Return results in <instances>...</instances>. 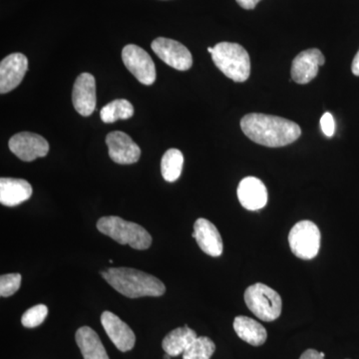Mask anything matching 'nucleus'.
<instances>
[{
    "label": "nucleus",
    "instance_id": "1",
    "mask_svg": "<svg viewBox=\"0 0 359 359\" xmlns=\"http://www.w3.org/2000/svg\"><path fill=\"white\" fill-rule=\"evenodd\" d=\"M241 128L250 140L269 148L290 145L302 135L301 127L297 123L261 113L245 115L241 120Z\"/></svg>",
    "mask_w": 359,
    "mask_h": 359
},
{
    "label": "nucleus",
    "instance_id": "2",
    "mask_svg": "<svg viewBox=\"0 0 359 359\" xmlns=\"http://www.w3.org/2000/svg\"><path fill=\"white\" fill-rule=\"evenodd\" d=\"M101 276L113 289L129 299L157 297L166 292L159 278L138 269L111 268L101 271Z\"/></svg>",
    "mask_w": 359,
    "mask_h": 359
},
{
    "label": "nucleus",
    "instance_id": "3",
    "mask_svg": "<svg viewBox=\"0 0 359 359\" xmlns=\"http://www.w3.org/2000/svg\"><path fill=\"white\" fill-rule=\"evenodd\" d=\"M97 229L119 244L129 245L135 250H147L152 245V237L147 230L120 217H103L97 222Z\"/></svg>",
    "mask_w": 359,
    "mask_h": 359
},
{
    "label": "nucleus",
    "instance_id": "4",
    "mask_svg": "<svg viewBox=\"0 0 359 359\" xmlns=\"http://www.w3.org/2000/svg\"><path fill=\"white\" fill-rule=\"evenodd\" d=\"M212 59L226 77L235 82H245L250 74L249 53L242 45L221 42L214 47Z\"/></svg>",
    "mask_w": 359,
    "mask_h": 359
},
{
    "label": "nucleus",
    "instance_id": "5",
    "mask_svg": "<svg viewBox=\"0 0 359 359\" xmlns=\"http://www.w3.org/2000/svg\"><path fill=\"white\" fill-rule=\"evenodd\" d=\"M244 299L250 311L261 320L269 323L278 320L282 313V297L264 283L250 285L245 290Z\"/></svg>",
    "mask_w": 359,
    "mask_h": 359
},
{
    "label": "nucleus",
    "instance_id": "6",
    "mask_svg": "<svg viewBox=\"0 0 359 359\" xmlns=\"http://www.w3.org/2000/svg\"><path fill=\"white\" fill-rule=\"evenodd\" d=\"M289 244L292 254L302 259L318 256L320 248V231L311 221L299 222L289 233Z\"/></svg>",
    "mask_w": 359,
    "mask_h": 359
},
{
    "label": "nucleus",
    "instance_id": "7",
    "mask_svg": "<svg viewBox=\"0 0 359 359\" xmlns=\"http://www.w3.org/2000/svg\"><path fill=\"white\" fill-rule=\"evenodd\" d=\"M122 60L140 83L148 86L154 83L157 76L154 61L143 48L134 44L126 45L122 50Z\"/></svg>",
    "mask_w": 359,
    "mask_h": 359
},
{
    "label": "nucleus",
    "instance_id": "8",
    "mask_svg": "<svg viewBox=\"0 0 359 359\" xmlns=\"http://www.w3.org/2000/svg\"><path fill=\"white\" fill-rule=\"evenodd\" d=\"M151 47L161 60L175 69L186 71L192 67V54L185 45L176 40L159 37L152 42Z\"/></svg>",
    "mask_w": 359,
    "mask_h": 359
},
{
    "label": "nucleus",
    "instance_id": "9",
    "mask_svg": "<svg viewBox=\"0 0 359 359\" xmlns=\"http://www.w3.org/2000/svg\"><path fill=\"white\" fill-rule=\"evenodd\" d=\"M9 149L20 160L32 162L48 154L49 144L39 134L21 132L11 137Z\"/></svg>",
    "mask_w": 359,
    "mask_h": 359
},
{
    "label": "nucleus",
    "instance_id": "10",
    "mask_svg": "<svg viewBox=\"0 0 359 359\" xmlns=\"http://www.w3.org/2000/svg\"><path fill=\"white\" fill-rule=\"evenodd\" d=\"M109 156L120 165H131L140 159L141 149L124 132L114 131L106 137Z\"/></svg>",
    "mask_w": 359,
    "mask_h": 359
},
{
    "label": "nucleus",
    "instance_id": "11",
    "mask_svg": "<svg viewBox=\"0 0 359 359\" xmlns=\"http://www.w3.org/2000/svg\"><path fill=\"white\" fill-rule=\"evenodd\" d=\"M28 69V60L22 53H13L0 63V93L13 91L22 82Z\"/></svg>",
    "mask_w": 359,
    "mask_h": 359
},
{
    "label": "nucleus",
    "instance_id": "12",
    "mask_svg": "<svg viewBox=\"0 0 359 359\" xmlns=\"http://www.w3.org/2000/svg\"><path fill=\"white\" fill-rule=\"evenodd\" d=\"M101 323L111 341L120 351L127 353L134 348L136 342L134 332L119 316L111 311H104L101 316Z\"/></svg>",
    "mask_w": 359,
    "mask_h": 359
},
{
    "label": "nucleus",
    "instance_id": "13",
    "mask_svg": "<svg viewBox=\"0 0 359 359\" xmlns=\"http://www.w3.org/2000/svg\"><path fill=\"white\" fill-rule=\"evenodd\" d=\"M325 58L320 49L301 52L292 65V79L299 84H308L318 74V68L325 65Z\"/></svg>",
    "mask_w": 359,
    "mask_h": 359
},
{
    "label": "nucleus",
    "instance_id": "14",
    "mask_svg": "<svg viewBox=\"0 0 359 359\" xmlns=\"http://www.w3.org/2000/svg\"><path fill=\"white\" fill-rule=\"evenodd\" d=\"M72 102L80 115L88 117L96 108L95 78L90 73H82L77 77L72 92Z\"/></svg>",
    "mask_w": 359,
    "mask_h": 359
},
{
    "label": "nucleus",
    "instance_id": "15",
    "mask_svg": "<svg viewBox=\"0 0 359 359\" xmlns=\"http://www.w3.org/2000/svg\"><path fill=\"white\" fill-rule=\"evenodd\" d=\"M238 198L245 209L257 211L263 209L268 203V190L261 180L247 177L238 184Z\"/></svg>",
    "mask_w": 359,
    "mask_h": 359
},
{
    "label": "nucleus",
    "instance_id": "16",
    "mask_svg": "<svg viewBox=\"0 0 359 359\" xmlns=\"http://www.w3.org/2000/svg\"><path fill=\"white\" fill-rule=\"evenodd\" d=\"M196 241L205 254L211 257H219L223 254V240L218 229L207 219L201 218L194 224Z\"/></svg>",
    "mask_w": 359,
    "mask_h": 359
},
{
    "label": "nucleus",
    "instance_id": "17",
    "mask_svg": "<svg viewBox=\"0 0 359 359\" xmlns=\"http://www.w3.org/2000/svg\"><path fill=\"white\" fill-rule=\"evenodd\" d=\"M32 187L23 179H0V203L6 207H15L29 199Z\"/></svg>",
    "mask_w": 359,
    "mask_h": 359
},
{
    "label": "nucleus",
    "instance_id": "18",
    "mask_svg": "<svg viewBox=\"0 0 359 359\" xmlns=\"http://www.w3.org/2000/svg\"><path fill=\"white\" fill-rule=\"evenodd\" d=\"M75 340L84 359H109L100 337L91 327H80L75 334Z\"/></svg>",
    "mask_w": 359,
    "mask_h": 359
},
{
    "label": "nucleus",
    "instance_id": "19",
    "mask_svg": "<svg viewBox=\"0 0 359 359\" xmlns=\"http://www.w3.org/2000/svg\"><path fill=\"white\" fill-rule=\"evenodd\" d=\"M233 330L241 339L252 346H263L268 339L266 328L248 316H237L233 320Z\"/></svg>",
    "mask_w": 359,
    "mask_h": 359
},
{
    "label": "nucleus",
    "instance_id": "20",
    "mask_svg": "<svg viewBox=\"0 0 359 359\" xmlns=\"http://www.w3.org/2000/svg\"><path fill=\"white\" fill-rule=\"evenodd\" d=\"M197 337V334L188 325H185L169 332L163 339L162 347L165 353L172 358H176L185 353L186 349Z\"/></svg>",
    "mask_w": 359,
    "mask_h": 359
},
{
    "label": "nucleus",
    "instance_id": "21",
    "mask_svg": "<svg viewBox=\"0 0 359 359\" xmlns=\"http://www.w3.org/2000/svg\"><path fill=\"white\" fill-rule=\"evenodd\" d=\"M184 156L178 149H169L161 161L163 178L173 183L180 178L183 170Z\"/></svg>",
    "mask_w": 359,
    "mask_h": 359
},
{
    "label": "nucleus",
    "instance_id": "22",
    "mask_svg": "<svg viewBox=\"0 0 359 359\" xmlns=\"http://www.w3.org/2000/svg\"><path fill=\"white\" fill-rule=\"evenodd\" d=\"M134 115V107L126 99H116L104 106L100 117L104 123H114L117 120L130 119Z\"/></svg>",
    "mask_w": 359,
    "mask_h": 359
},
{
    "label": "nucleus",
    "instance_id": "23",
    "mask_svg": "<svg viewBox=\"0 0 359 359\" xmlns=\"http://www.w3.org/2000/svg\"><path fill=\"white\" fill-rule=\"evenodd\" d=\"M215 351L216 346L211 339L200 337L194 340L182 355L183 359H211Z\"/></svg>",
    "mask_w": 359,
    "mask_h": 359
},
{
    "label": "nucleus",
    "instance_id": "24",
    "mask_svg": "<svg viewBox=\"0 0 359 359\" xmlns=\"http://www.w3.org/2000/svg\"><path fill=\"white\" fill-rule=\"evenodd\" d=\"M48 314V309L44 304H37L33 308L27 309L21 318V323L23 327L34 328L43 323Z\"/></svg>",
    "mask_w": 359,
    "mask_h": 359
},
{
    "label": "nucleus",
    "instance_id": "25",
    "mask_svg": "<svg viewBox=\"0 0 359 359\" xmlns=\"http://www.w3.org/2000/svg\"><path fill=\"white\" fill-rule=\"evenodd\" d=\"M21 285L20 273H7L0 276V295L8 297L20 290Z\"/></svg>",
    "mask_w": 359,
    "mask_h": 359
},
{
    "label": "nucleus",
    "instance_id": "26",
    "mask_svg": "<svg viewBox=\"0 0 359 359\" xmlns=\"http://www.w3.org/2000/svg\"><path fill=\"white\" fill-rule=\"evenodd\" d=\"M320 127L323 134L327 137L334 136L335 132V122L334 116L330 113H325L320 119Z\"/></svg>",
    "mask_w": 359,
    "mask_h": 359
},
{
    "label": "nucleus",
    "instance_id": "27",
    "mask_svg": "<svg viewBox=\"0 0 359 359\" xmlns=\"http://www.w3.org/2000/svg\"><path fill=\"white\" fill-rule=\"evenodd\" d=\"M236 1H237L238 6L243 7V8L250 11V9L256 8L257 4H259L261 0H236Z\"/></svg>",
    "mask_w": 359,
    "mask_h": 359
},
{
    "label": "nucleus",
    "instance_id": "28",
    "mask_svg": "<svg viewBox=\"0 0 359 359\" xmlns=\"http://www.w3.org/2000/svg\"><path fill=\"white\" fill-rule=\"evenodd\" d=\"M299 359H325V358L320 355V351L316 349H308L302 354Z\"/></svg>",
    "mask_w": 359,
    "mask_h": 359
},
{
    "label": "nucleus",
    "instance_id": "29",
    "mask_svg": "<svg viewBox=\"0 0 359 359\" xmlns=\"http://www.w3.org/2000/svg\"><path fill=\"white\" fill-rule=\"evenodd\" d=\"M351 70H353V73L355 76H359V50L353 59Z\"/></svg>",
    "mask_w": 359,
    "mask_h": 359
},
{
    "label": "nucleus",
    "instance_id": "30",
    "mask_svg": "<svg viewBox=\"0 0 359 359\" xmlns=\"http://www.w3.org/2000/svg\"><path fill=\"white\" fill-rule=\"evenodd\" d=\"M208 51L210 52V53H212V51H214V47H209V48H208Z\"/></svg>",
    "mask_w": 359,
    "mask_h": 359
},
{
    "label": "nucleus",
    "instance_id": "31",
    "mask_svg": "<svg viewBox=\"0 0 359 359\" xmlns=\"http://www.w3.org/2000/svg\"><path fill=\"white\" fill-rule=\"evenodd\" d=\"M171 358H172V356L169 355V354H168V353H166V355L164 356V359H170Z\"/></svg>",
    "mask_w": 359,
    "mask_h": 359
},
{
    "label": "nucleus",
    "instance_id": "32",
    "mask_svg": "<svg viewBox=\"0 0 359 359\" xmlns=\"http://www.w3.org/2000/svg\"><path fill=\"white\" fill-rule=\"evenodd\" d=\"M192 237H193L194 238H196V233H192Z\"/></svg>",
    "mask_w": 359,
    "mask_h": 359
}]
</instances>
